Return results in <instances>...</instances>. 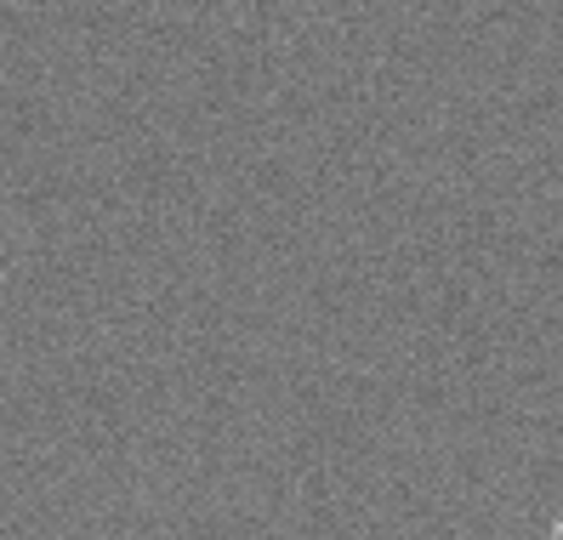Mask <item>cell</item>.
<instances>
[]
</instances>
